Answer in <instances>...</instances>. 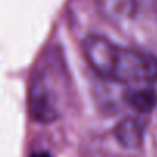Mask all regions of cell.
Instances as JSON below:
<instances>
[{"label":"cell","instance_id":"1","mask_svg":"<svg viewBox=\"0 0 157 157\" xmlns=\"http://www.w3.org/2000/svg\"><path fill=\"white\" fill-rule=\"evenodd\" d=\"M83 54L103 78L128 86H151L157 82V57L116 45L100 36H90Z\"/></svg>","mask_w":157,"mask_h":157},{"label":"cell","instance_id":"2","mask_svg":"<svg viewBox=\"0 0 157 157\" xmlns=\"http://www.w3.org/2000/svg\"><path fill=\"white\" fill-rule=\"evenodd\" d=\"M29 113L34 120L42 123H49L57 117V111L54 106L52 94L48 90V85L42 77L33 78L29 88Z\"/></svg>","mask_w":157,"mask_h":157},{"label":"cell","instance_id":"3","mask_svg":"<svg viewBox=\"0 0 157 157\" xmlns=\"http://www.w3.org/2000/svg\"><path fill=\"white\" fill-rule=\"evenodd\" d=\"M100 14L111 22L131 19L137 11V0H96Z\"/></svg>","mask_w":157,"mask_h":157},{"label":"cell","instance_id":"4","mask_svg":"<svg viewBox=\"0 0 157 157\" xmlns=\"http://www.w3.org/2000/svg\"><path fill=\"white\" fill-rule=\"evenodd\" d=\"M143 131H145V126H143L142 120L134 119V117H128V119H123L117 125L116 137H117V140L123 146H126V148H137V146L142 145Z\"/></svg>","mask_w":157,"mask_h":157},{"label":"cell","instance_id":"5","mask_svg":"<svg viewBox=\"0 0 157 157\" xmlns=\"http://www.w3.org/2000/svg\"><path fill=\"white\" fill-rule=\"evenodd\" d=\"M126 100L139 113H149L157 103V94L149 86H139L126 94Z\"/></svg>","mask_w":157,"mask_h":157},{"label":"cell","instance_id":"6","mask_svg":"<svg viewBox=\"0 0 157 157\" xmlns=\"http://www.w3.org/2000/svg\"><path fill=\"white\" fill-rule=\"evenodd\" d=\"M31 157H51V154L46 151H39V152H34Z\"/></svg>","mask_w":157,"mask_h":157},{"label":"cell","instance_id":"7","mask_svg":"<svg viewBox=\"0 0 157 157\" xmlns=\"http://www.w3.org/2000/svg\"><path fill=\"white\" fill-rule=\"evenodd\" d=\"M151 6H152V10H154V13L157 16V0H151Z\"/></svg>","mask_w":157,"mask_h":157}]
</instances>
